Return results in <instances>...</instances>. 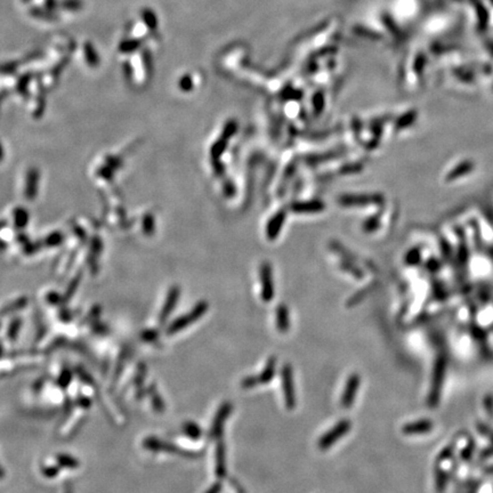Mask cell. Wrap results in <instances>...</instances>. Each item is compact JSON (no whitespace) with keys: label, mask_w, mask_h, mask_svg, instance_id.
<instances>
[{"label":"cell","mask_w":493,"mask_h":493,"mask_svg":"<svg viewBox=\"0 0 493 493\" xmlns=\"http://www.w3.org/2000/svg\"><path fill=\"white\" fill-rule=\"evenodd\" d=\"M350 427H352V423H350L349 419H342L339 421L338 424L334 425L330 431L327 432L325 435H322L321 439L319 440V449L322 451L328 450L337 441L340 440L342 436H345L350 431Z\"/></svg>","instance_id":"obj_1"},{"label":"cell","mask_w":493,"mask_h":493,"mask_svg":"<svg viewBox=\"0 0 493 493\" xmlns=\"http://www.w3.org/2000/svg\"><path fill=\"white\" fill-rule=\"evenodd\" d=\"M207 310H208V304L206 302L198 303L195 305L194 309L190 312V313L186 314V315H183V317H180V318L177 319V320L173 321L171 325L169 326V328L167 330V333L173 334V333H177L180 330L185 329L186 327L192 325V323H194L196 320H199V319L202 317L204 313H206Z\"/></svg>","instance_id":"obj_2"},{"label":"cell","mask_w":493,"mask_h":493,"mask_svg":"<svg viewBox=\"0 0 493 493\" xmlns=\"http://www.w3.org/2000/svg\"><path fill=\"white\" fill-rule=\"evenodd\" d=\"M281 381L286 407L287 409L293 410L296 407V392L294 384V370L290 364H285L282 366Z\"/></svg>","instance_id":"obj_3"},{"label":"cell","mask_w":493,"mask_h":493,"mask_svg":"<svg viewBox=\"0 0 493 493\" xmlns=\"http://www.w3.org/2000/svg\"><path fill=\"white\" fill-rule=\"evenodd\" d=\"M232 410H233V405H232L231 402L225 401L224 403L220 405L218 411H217L216 416L214 418V421H212L211 429L209 435L212 440H218L220 439L223 434V428L224 425H225V420L227 419V417L231 415Z\"/></svg>","instance_id":"obj_4"},{"label":"cell","mask_w":493,"mask_h":493,"mask_svg":"<svg viewBox=\"0 0 493 493\" xmlns=\"http://www.w3.org/2000/svg\"><path fill=\"white\" fill-rule=\"evenodd\" d=\"M361 377L358 373L350 374L348 379L346 381L344 392H342L340 404L344 409H348L353 405L355 397H356L357 390L360 388Z\"/></svg>","instance_id":"obj_5"},{"label":"cell","mask_w":493,"mask_h":493,"mask_svg":"<svg viewBox=\"0 0 493 493\" xmlns=\"http://www.w3.org/2000/svg\"><path fill=\"white\" fill-rule=\"evenodd\" d=\"M260 282H262V298L264 302H271L274 297V286L272 280V270L268 263L260 267Z\"/></svg>","instance_id":"obj_6"},{"label":"cell","mask_w":493,"mask_h":493,"mask_svg":"<svg viewBox=\"0 0 493 493\" xmlns=\"http://www.w3.org/2000/svg\"><path fill=\"white\" fill-rule=\"evenodd\" d=\"M144 447H145V449H148V450H151V451H155V452L165 451V452H171V453H179V455H186L188 457L193 456V453L179 451L178 449H177V447H175V445H171V444L167 443V442H163V441H160L158 439H155V437H150V439L145 440L144 441Z\"/></svg>","instance_id":"obj_7"},{"label":"cell","mask_w":493,"mask_h":493,"mask_svg":"<svg viewBox=\"0 0 493 493\" xmlns=\"http://www.w3.org/2000/svg\"><path fill=\"white\" fill-rule=\"evenodd\" d=\"M216 476L218 480H223L226 476V449L225 443L222 440L218 441L216 447Z\"/></svg>","instance_id":"obj_8"},{"label":"cell","mask_w":493,"mask_h":493,"mask_svg":"<svg viewBox=\"0 0 493 493\" xmlns=\"http://www.w3.org/2000/svg\"><path fill=\"white\" fill-rule=\"evenodd\" d=\"M380 201V198L378 195L366 194V195H344L339 199V202L344 206H366L370 203H376Z\"/></svg>","instance_id":"obj_9"},{"label":"cell","mask_w":493,"mask_h":493,"mask_svg":"<svg viewBox=\"0 0 493 493\" xmlns=\"http://www.w3.org/2000/svg\"><path fill=\"white\" fill-rule=\"evenodd\" d=\"M235 129H236L235 122L234 121H230V122H228V124L226 125L225 129H224V132H223L222 139L218 140V142H217V143H215L214 148H212V151H211L212 157H214V158L220 157V155H222L223 151L226 148V142H227V140H230V137L232 135H233L234 132H235Z\"/></svg>","instance_id":"obj_10"},{"label":"cell","mask_w":493,"mask_h":493,"mask_svg":"<svg viewBox=\"0 0 493 493\" xmlns=\"http://www.w3.org/2000/svg\"><path fill=\"white\" fill-rule=\"evenodd\" d=\"M277 357L272 356L267 360L265 368L263 369V371L260 372L257 377H256V381H257V385H266L273 379L275 376V370H277Z\"/></svg>","instance_id":"obj_11"},{"label":"cell","mask_w":493,"mask_h":493,"mask_svg":"<svg viewBox=\"0 0 493 493\" xmlns=\"http://www.w3.org/2000/svg\"><path fill=\"white\" fill-rule=\"evenodd\" d=\"M178 297H179V289L176 287L172 288V289L169 291L167 302H165L164 309H163V311H161L160 323H164V322H165V320H167V318L169 317V315H170L171 311L175 309L177 301H178Z\"/></svg>","instance_id":"obj_12"},{"label":"cell","mask_w":493,"mask_h":493,"mask_svg":"<svg viewBox=\"0 0 493 493\" xmlns=\"http://www.w3.org/2000/svg\"><path fill=\"white\" fill-rule=\"evenodd\" d=\"M291 209L295 212H303V214H310V212H320L325 209V204L321 201H307V202H296L291 206Z\"/></svg>","instance_id":"obj_13"},{"label":"cell","mask_w":493,"mask_h":493,"mask_svg":"<svg viewBox=\"0 0 493 493\" xmlns=\"http://www.w3.org/2000/svg\"><path fill=\"white\" fill-rule=\"evenodd\" d=\"M285 218H286L285 212H279V214L275 215L273 218L271 219V222L268 223L267 235L271 240L277 238L280 230H281V226L283 225V223H285Z\"/></svg>","instance_id":"obj_14"},{"label":"cell","mask_w":493,"mask_h":493,"mask_svg":"<svg viewBox=\"0 0 493 493\" xmlns=\"http://www.w3.org/2000/svg\"><path fill=\"white\" fill-rule=\"evenodd\" d=\"M277 327L280 332L285 333L290 328L289 312L286 305H280L277 309Z\"/></svg>","instance_id":"obj_15"},{"label":"cell","mask_w":493,"mask_h":493,"mask_svg":"<svg viewBox=\"0 0 493 493\" xmlns=\"http://www.w3.org/2000/svg\"><path fill=\"white\" fill-rule=\"evenodd\" d=\"M183 432L187 437H190L191 440H199L201 436H202V431L195 423H191V421H186L183 425Z\"/></svg>","instance_id":"obj_16"},{"label":"cell","mask_w":493,"mask_h":493,"mask_svg":"<svg viewBox=\"0 0 493 493\" xmlns=\"http://www.w3.org/2000/svg\"><path fill=\"white\" fill-rule=\"evenodd\" d=\"M85 55H86V60L88 62V64L93 68L98 65V56L95 48L90 42H87L85 45Z\"/></svg>","instance_id":"obj_17"},{"label":"cell","mask_w":493,"mask_h":493,"mask_svg":"<svg viewBox=\"0 0 493 493\" xmlns=\"http://www.w3.org/2000/svg\"><path fill=\"white\" fill-rule=\"evenodd\" d=\"M428 427H429V424L425 423V421H421V423L409 424V425H405L403 427V433H405V434L423 433V432L427 431Z\"/></svg>","instance_id":"obj_18"},{"label":"cell","mask_w":493,"mask_h":493,"mask_svg":"<svg viewBox=\"0 0 493 493\" xmlns=\"http://www.w3.org/2000/svg\"><path fill=\"white\" fill-rule=\"evenodd\" d=\"M142 17H143V21H144L145 24L149 26V29H151V30L157 29V25H158L157 16L151 9L145 8L143 10V13H142Z\"/></svg>","instance_id":"obj_19"},{"label":"cell","mask_w":493,"mask_h":493,"mask_svg":"<svg viewBox=\"0 0 493 493\" xmlns=\"http://www.w3.org/2000/svg\"><path fill=\"white\" fill-rule=\"evenodd\" d=\"M57 463L60 466L66 468H77L79 466L78 460L74 459L73 457H71L69 455H58Z\"/></svg>","instance_id":"obj_20"},{"label":"cell","mask_w":493,"mask_h":493,"mask_svg":"<svg viewBox=\"0 0 493 493\" xmlns=\"http://www.w3.org/2000/svg\"><path fill=\"white\" fill-rule=\"evenodd\" d=\"M30 13L34 17H38V18H41V19H47V21H54V19L57 18L56 15H54L49 9L35 8L34 7V8L31 9Z\"/></svg>","instance_id":"obj_21"},{"label":"cell","mask_w":493,"mask_h":493,"mask_svg":"<svg viewBox=\"0 0 493 493\" xmlns=\"http://www.w3.org/2000/svg\"><path fill=\"white\" fill-rule=\"evenodd\" d=\"M140 40H137V39H128V40H125L120 43L119 48L122 53H132L137 48H140Z\"/></svg>","instance_id":"obj_22"},{"label":"cell","mask_w":493,"mask_h":493,"mask_svg":"<svg viewBox=\"0 0 493 493\" xmlns=\"http://www.w3.org/2000/svg\"><path fill=\"white\" fill-rule=\"evenodd\" d=\"M62 6L64 7L66 10L76 11L80 9L81 7L84 6V3H82L81 0H63Z\"/></svg>","instance_id":"obj_23"},{"label":"cell","mask_w":493,"mask_h":493,"mask_svg":"<svg viewBox=\"0 0 493 493\" xmlns=\"http://www.w3.org/2000/svg\"><path fill=\"white\" fill-rule=\"evenodd\" d=\"M151 400H152V404H153V407H155V409L157 410L158 412H164V402L163 400H161V397L159 396V394H158V392L156 390V392H151Z\"/></svg>","instance_id":"obj_24"},{"label":"cell","mask_w":493,"mask_h":493,"mask_svg":"<svg viewBox=\"0 0 493 493\" xmlns=\"http://www.w3.org/2000/svg\"><path fill=\"white\" fill-rule=\"evenodd\" d=\"M9 331H8V339H10V340H15L16 339V336H17V333H18V331H19V328H21V320H15L13 323H11L10 327H9Z\"/></svg>","instance_id":"obj_25"},{"label":"cell","mask_w":493,"mask_h":493,"mask_svg":"<svg viewBox=\"0 0 493 493\" xmlns=\"http://www.w3.org/2000/svg\"><path fill=\"white\" fill-rule=\"evenodd\" d=\"M71 379H72V376H71V373L69 371H66L65 370V371L61 374L60 379H58V385H60L62 388L68 387Z\"/></svg>","instance_id":"obj_26"},{"label":"cell","mask_w":493,"mask_h":493,"mask_svg":"<svg viewBox=\"0 0 493 493\" xmlns=\"http://www.w3.org/2000/svg\"><path fill=\"white\" fill-rule=\"evenodd\" d=\"M241 386H242V388H244V389L256 387V386H257V381H256V376H249V377L244 378V379L241 381Z\"/></svg>","instance_id":"obj_27"},{"label":"cell","mask_w":493,"mask_h":493,"mask_svg":"<svg viewBox=\"0 0 493 493\" xmlns=\"http://www.w3.org/2000/svg\"><path fill=\"white\" fill-rule=\"evenodd\" d=\"M157 338H158V332L157 331H153V330H147V331H144L143 334H142V339H143L144 341H148V342L155 341V340H157Z\"/></svg>","instance_id":"obj_28"},{"label":"cell","mask_w":493,"mask_h":493,"mask_svg":"<svg viewBox=\"0 0 493 493\" xmlns=\"http://www.w3.org/2000/svg\"><path fill=\"white\" fill-rule=\"evenodd\" d=\"M57 473H58V468L57 467L48 466V467H46V468L42 469V474L45 475L46 477H55V476L57 475Z\"/></svg>","instance_id":"obj_29"},{"label":"cell","mask_w":493,"mask_h":493,"mask_svg":"<svg viewBox=\"0 0 493 493\" xmlns=\"http://www.w3.org/2000/svg\"><path fill=\"white\" fill-rule=\"evenodd\" d=\"M222 489H223L222 482H220V481H217V482H215L210 488L208 489L206 493H220L222 492Z\"/></svg>","instance_id":"obj_30"},{"label":"cell","mask_w":493,"mask_h":493,"mask_svg":"<svg viewBox=\"0 0 493 493\" xmlns=\"http://www.w3.org/2000/svg\"><path fill=\"white\" fill-rule=\"evenodd\" d=\"M56 7H57L56 0H47V1H46V8L47 9L53 10V9L56 8Z\"/></svg>","instance_id":"obj_31"},{"label":"cell","mask_w":493,"mask_h":493,"mask_svg":"<svg viewBox=\"0 0 493 493\" xmlns=\"http://www.w3.org/2000/svg\"><path fill=\"white\" fill-rule=\"evenodd\" d=\"M79 405H81V407H84V408H89L90 407V401L88 400V398H86V397H80L79 398Z\"/></svg>","instance_id":"obj_32"},{"label":"cell","mask_w":493,"mask_h":493,"mask_svg":"<svg viewBox=\"0 0 493 493\" xmlns=\"http://www.w3.org/2000/svg\"><path fill=\"white\" fill-rule=\"evenodd\" d=\"M3 475H5V473H3V471H2V468H1V467H0V479H2V477H3Z\"/></svg>","instance_id":"obj_33"},{"label":"cell","mask_w":493,"mask_h":493,"mask_svg":"<svg viewBox=\"0 0 493 493\" xmlns=\"http://www.w3.org/2000/svg\"><path fill=\"white\" fill-rule=\"evenodd\" d=\"M1 353H2V347L0 346V355H1Z\"/></svg>","instance_id":"obj_34"},{"label":"cell","mask_w":493,"mask_h":493,"mask_svg":"<svg viewBox=\"0 0 493 493\" xmlns=\"http://www.w3.org/2000/svg\"><path fill=\"white\" fill-rule=\"evenodd\" d=\"M27 1H30V0H23V2H27Z\"/></svg>","instance_id":"obj_35"}]
</instances>
